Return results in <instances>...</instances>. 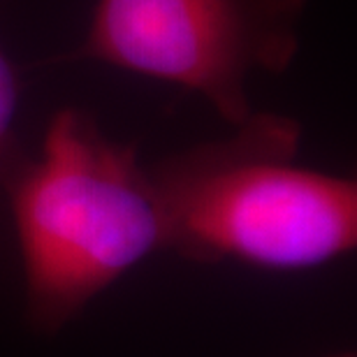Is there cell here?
I'll list each match as a JSON object with an SVG mask.
<instances>
[{
  "label": "cell",
  "mask_w": 357,
  "mask_h": 357,
  "mask_svg": "<svg viewBox=\"0 0 357 357\" xmlns=\"http://www.w3.org/2000/svg\"><path fill=\"white\" fill-rule=\"evenodd\" d=\"M223 139L149 165L165 251L199 265L309 271L357 246V181L297 162L302 126L253 112Z\"/></svg>",
  "instance_id": "cell-1"
},
{
  "label": "cell",
  "mask_w": 357,
  "mask_h": 357,
  "mask_svg": "<svg viewBox=\"0 0 357 357\" xmlns=\"http://www.w3.org/2000/svg\"><path fill=\"white\" fill-rule=\"evenodd\" d=\"M0 185L24 260L26 318L42 334L61 332L100 292L165 251L149 165L79 107L56 112L38 155L21 151Z\"/></svg>",
  "instance_id": "cell-2"
},
{
  "label": "cell",
  "mask_w": 357,
  "mask_h": 357,
  "mask_svg": "<svg viewBox=\"0 0 357 357\" xmlns=\"http://www.w3.org/2000/svg\"><path fill=\"white\" fill-rule=\"evenodd\" d=\"M311 0H98L75 59L181 86L225 123L255 112L253 75H283Z\"/></svg>",
  "instance_id": "cell-3"
},
{
  "label": "cell",
  "mask_w": 357,
  "mask_h": 357,
  "mask_svg": "<svg viewBox=\"0 0 357 357\" xmlns=\"http://www.w3.org/2000/svg\"><path fill=\"white\" fill-rule=\"evenodd\" d=\"M19 75L0 45V183L21 153L17 144V130H14L19 114Z\"/></svg>",
  "instance_id": "cell-4"
},
{
  "label": "cell",
  "mask_w": 357,
  "mask_h": 357,
  "mask_svg": "<svg viewBox=\"0 0 357 357\" xmlns=\"http://www.w3.org/2000/svg\"><path fill=\"white\" fill-rule=\"evenodd\" d=\"M325 357H355V353H337V355H325Z\"/></svg>",
  "instance_id": "cell-5"
}]
</instances>
